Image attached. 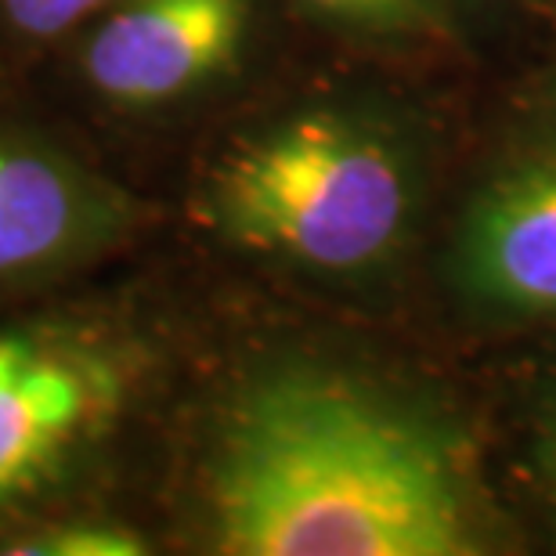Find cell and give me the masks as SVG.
Returning <instances> with one entry per match:
<instances>
[{"mask_svg": "<svg viewBox=\"0 0 556 556\" xmlns=\"http://www.w3.org/2000/svg\"><path fill=\"white\" fill-rule=\"evenodd\" d=\"M539 473L549 492V503L556 509V402L549 405L546 422H542V433H539Z\"/></svg>", "mask_w": 556, "mask_h": 556, "instance_id": "30bf717a", "label": "cell"}, {"mask_svg": "<svg viewBox=\"0 0 556 556\" xmlns=\"http://www.w3.org/2000/svg\"><path fill=\"white\" fill-rule=\"evenodd\" d=\"M455 286L503 315L556 311V155L495 177L466 210L452 253Z\"/></svg>", "mask_w": 556, "mask_h": 556, "instance_id": "277c9868", "label": "cell"}, {"mask_svg": "<svg viewBox=\"0 0 556 556\" xmlns=\"http://www.w3.org/2000/svg\"><path fill=\"white\" fill-rule=\"evenodd\" d=\"M113 408L109 365L59 343L0 337V503L48 473Z\"/></svg>", "mask_w": 556, "mask_h": 556, "instance_id": "5b68a950", "label": "cell"}, {"mask_svg": "<svg viewBox=\"0 0 556 556\" xmlns=\"http://www.w3.org/2000/svg\"><path fill=\"white\" fill-rule=\"evenodd\" d=\"M247 0H127L94 33L84 70L119 105H160L236 59Z\"/></svg>", "mask_w": 556, "mask_h": 556, "instance_id": "3957f363", "label": "cell"}, {"mask_svg": "<svg viewBox=\"0 0 556 556\" xmlns=\"http://www.w3.org/2000/svg\"><path fill=\"white\" fill-rule=\"evenodd\" d=\"M84 228L73 177L33 152L0 149V275L70 247Z\"/></svg>", "mask_w": 556, "mask_h": 556, "instance_id": "8992f818", "label": "cell"}, {"mask_svg": "<svg viewBox=\"0 0 556 556\" xmlns=\"http://www.w3.org/2000/svg\"><path fill=\"white\" fill-rule=\"evenodd\" d=\"M416 199V163L391 130L307 113L217 166L210 217L239 247L318 271H362L397 250Z\"/></svg>", "mask_w": 556, "mask_h": 556, "instance_id": "7a4b0ae2", "label": "cell"}, {"mask_svg": "<svg viewBox=\"0 0 556 556\" xmlns=\"http://www.w3.org/2000/svg\"><path fill=\"white\" fill-rule=\"evenodd\" d=\"M210 514L231 556L481 553L452 433L329 369H278L242 391L210 466Z\"/></svg>", "mask_w": 556, "mask_h": 556, "instance_id": "6da1fadb", "label": "cell"}, {"mask_svg": "<svg viewBox=\"0 0 556 556\" xmlns=\"http://www.w3.org/2000/svg\"><path fill=\"white\" fill-rule=\"evenodd\" d=\"M109 0H0L11 26L29 33V37H54L87 18Z\"/></svg>", "mask_w": 556, "mask_h": 556, "instance_id": "9c48e42d", "label": "cell"}, {"mask_svg": "<svg viewBox=\"0 0 556 556\" xmlns=\"http://www.w3.org/2000/svg\"><path fill=\"white\" fill-rule=\"evenodd\" d=\"M11 553L22 556H141L144 542L119 528H62L26 539Z\"/></svg>", "mask_w": 556, "mask_h": 556, "instance_id": "52a82bcc", "label": "cell"}, {"mask_svg": "<svg viewBox=\"0 0 556 556\" xmlns=\"http://www.w3.org/2000/svg\"><path fill=\"white\" fill-rule=\"evenodd\" d=\"M304 4L332 22H343V26L369 33H397L416 26L427 0H304Z\"/></svg>", "mask_w": 556, "mask_h": 556, "instance_id": "ba28073f", "label": "cell"}]
</instances>
